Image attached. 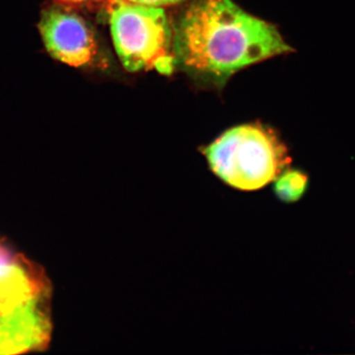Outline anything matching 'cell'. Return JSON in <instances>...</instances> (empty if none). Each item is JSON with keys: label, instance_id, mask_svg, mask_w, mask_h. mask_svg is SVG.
Returning <instances> with one entry per match:
<instances>
[{"label": "cell", "instance_id": "6da1fadb", "mask_svg": "<svg viewBox=\"0 0 355 355\" xmlns=\"http://www.w3.org/2000/svg\"><path fill=\"white\" fill-rule=\"evenodd\" d=\"M175 31L176 60L216 78L292 51L275 26L245 12L232 0H195Z\"/></svg>", "mask_w": 355, "mask_h": 355}, {"label": "cell", "instance_id": "7a4b0ae2", "mask_svg": "<svg viewBox=\"0 0 355 355\" xmlns=\"http://www.w3.org/2000/svg\"><path fill=\"white\" fill-rule=\"evenodd\" d=\"M202 151L214 176L241 191L266 188L291 162L279 135L257 123L226 130Z\"/></svg>", "mask_w": 355, "mask_h": 355}, {"label": "cell", "instance_id": "3957f363", "mask_svg": "<svg viewBox=\"0 0 355 355\" xmlns=\"http://www.w3.org/2000/svg\"><path fill=\"white\" fill-rule=\"evenodd\" d=\"M108 8L114 49L125 69L171 74L176 57L164 10L128 0H109Z\"/></svg>", "mask_w": 355, "mask_h": 355}, {"label": "cell", "instance_id": "277c9868", "mask_svg": "<svg viewBox=\"0 0 355 355\" xmlns=\"http://www.w3.org/2000/svg\"><path fill=\"white\" fill-rule=\"evenodd\" d=\"M49 300H21L0 292V354H22L46 347L51 322Z\"/></svg>", "mask_w": 355, "mask_h": 355}, {"label": "cell", "instance_id": "5b68a950", "mask_svg": "<svg viewBox=\"0 0 355 355\" xmlns=\"http://www.w3.org/2000/svg\"><path fill=\"white\" fill-rule=\"evenodd\" d=\"M40 31L51 57L70 67H85L94 60L97 44L83 18L64 8L46 10Z\"/></svg>", "mask_w": 355, "mask_h": 355}, {"label": "cell", "instance_id": "8992f818", "mask_svg": "<svg viewBox=\"0 0 355 355\" xmlns=\"http://www.w3.org/2000/svg\"><path fill=\"white\" fill-rule=\"evenodd\" d=\"M0 291L23 299L50 297V284L43 270L1 243Z\"/></svg>", "mask_w": 355, "mask_h": 355}, {"label": "cell", "instance_id": "52a82bcc", "mask_svg": "<svg viewBox=\"0 0 355 355\" xmlns=\"http://www.w3.org/2000/svg\"><path fill=\"white\" fill-rule=\"evenodd\" d=\"M275 196L284 202H297L307 189L308 177L299 170H284L273 181Z\"/></svg>", "mask_w": 355, "mask_h": 355}, {"label": "cell", "instance_id": "ba28073f", "mask_svg": "<svg viewBox=\"0 0 355 355\" xmlns=\"http://www.w3.org/2000/svg\"><path fill=\"white\" fill-rule=\"evenodd\" d=\"M128 1L140 4V6L161 7L174 6V4L181 3L184 0H128Z\"/></svg>", "mask_w": 355, "mask_h": 355}, {"label": "cell", "instance_id": "9c48e42d", "mask_svg": "<svg viewBox=\"0 0 355 355\" xmlns=\"http://www.w3.org/2000/svg\"><path fill=\"white\" fill-rule=\"evenodd\" d=\"M58 1L67 6H78V4L87 3L91 0H58Z\"/></svg>", "mask_w": 355, "mask_h": 355}]
</instances>
